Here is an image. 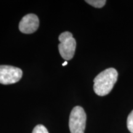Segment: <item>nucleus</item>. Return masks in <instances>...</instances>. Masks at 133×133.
I'll use <instances>...</instances> for the list:
<instances>
[{"instance_id": "obj_1", "label": "nucleus", "mask_w": 133, "mask_h": 133, "mask_svg": "<svg viewBox=\"0 0 133 133\" xmlns=\"http://www.w3.org/2000/svg\"><path fill=\"white\" fill-rule=\"evenodd\" d=\"M118 72L114 68L102 71L94 79V92L99 96H104L110 92L118 79Z\"/></svg>"}, {"instance_id": "obj_2", "label": "nucleus", "mask_w": 133, "mask_h": 133, "mask_svg": "<svg viewBox=\"0 0 133 133\" xmlns=\"http://www.w3.org/2000/svg\"><path fill=\"white\" fill-rule=\"evenodd\" d=\"M59 53L64 60L70 61L74 57L76 49V41L69 31L61 33L59 37Z\"/></svg>"}, {"instance_id": "obj_3", "label": "nucleus", "mask_w": 133, "mask_h": 133, "mask_svg": "<svg viewBox=\"0 0 133 133\" xmlns=\"http://www.w3.org/2000/svg\"><path fill=\"white\" fill-rule=\"evenodd\" d=\"M86 114L80 106L72 109L69 117V129L71 133H84L86 128Z\"/></svg>"}, {"instance_id": "obj_4", "label": "nucleus", "mask_w": 133, "mask_h": 133, "mask_svg": "<svg viewBox=\"0 0 133 133\" xmlns=\"http://www.w3.org/2000/svg\"><path fill=\"white\" fill-rule=\"evenodd\" d=\"M22 71L19 68L10 65H0V83L14 84L22 78Z\"/></svg>"}, {"instance_id": "obj_5", "label": "nucleus", "mask_w": 133, "mask_h": 133, "mask_svg": "<svg viewBox=\"0 0 133 133\" xmlns=\"http://www.w3.org/2000/svg\"><path fill=\"white\" fill-rule=\"evenodd\" d=\"M39 27V19L34 14L25 16L19 23V30L25 34H31L37 30Z\"/></svg>"}, {"instance_id": "obj_6", "label": "nucleus", "mask_w": 133, "mask_h": 133, "mask_svg": "<svg viewBox=\"0 0 133 133\" xmlns=\"http://www.w3.org/2000/svg\"><path fill=\"white\" fill-rule=\"evenodd\" d=\"M88 4L97 8H102L105 4V0H86L85 1Z\"/></svg>"}, {"instance_id": "obj_7", "label": "nucleus", "mask_w": 133, "mask_h": 133, "mask_svg": "<svg viewBox=\"0 0 133 133\" xmlns=\"http://www.w3.org/2000/svg\"><path fill=\"white\" fill-rule=\"evenodd\" d=\"M127 128L131 133H133V110L131 111L128 116Z\"/></svg>"}, {"instance_id": "obj_8", "label": "nucleus", "mask_w": 133, "mask_h": 133, "mask_svg": "<svg viewBox=\"0 0 133 133\" xmlns=\"http://www.w3.org/2000/svg\"><path fill=\"white\" fill-rule=\"evenodd\" d=\"M32 133H49L48 129L42 124H38L34 128Z\"/></svg>"}, {"instance_id": "obj_9", "label": "nucleus", "mask_w": 133, "mask_h": 133, "mask_svg": "<svg viewBox=\"0 0 133 133\" xmlns=\"http://www.w3.org/2000/svg\"><path fill=\"white\" fill-rule=\"evenodd\" d=\"M67 64H68L67 61H65V62H64V63H63V64H62V66H65V65H67Z\"/></svg>"}]
</instances>
